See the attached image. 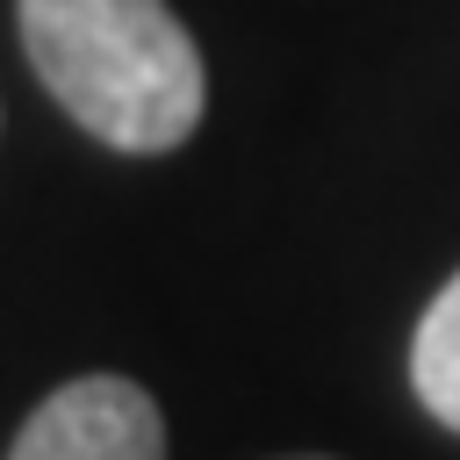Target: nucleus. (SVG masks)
<instances>
[{
  "instance_id": "obj_1",
  "label": "nucleus",
  "mask_w": 460,
  "mask_h": 460,
  "mask_svg": "<svg viewBox=\"0 0 460 460\" xmlns=\"http://www.w3.org/2000/svg\"><path fill=\"white\" fill-rule=\"evenodd\" d=\"M22 50L108 151H172L201 122L208 72L165 0H22Z\"/></svg>"
},
{
  "instance_id": "obj_3",
  "label": "nucleus",
  "mask_w": 460,
  "mask_h": 460,
  "mask_svg": "<svg viewBox=\"0 0 460 460\" xmlns=\"http://www.w3.org/2000/svg\"><path fill=\"white\" fill-rule=\"evenodd\" d=\"M410 388L446 431H460V273L431 295V309L410 338Z\"/></svg>"
},
{
  "instance_id": "obj_4",
  "label": "nucleus",
  "mask_w": 460,
  "mask_h": 460,
  "mask_svg": "<svg viewBox=\"0 0 460 460\" xmlns=\"http://www.w3.org/2000/svg\"><path fill=\"white\" fill-rule=\"evenodd\" d=\"M302 460H316V453H302Z\"/></svg>"
},
{
  "instance_id": "obj_2",
  "label": "nucleus",
  "mask_w": 460,
  "mask_h": 460,
  "mask_svg": "<svg viewBox=\"0 0 460 460\" xmlns=\"http://www.w3.org/2000/svg\"><path fill=\"white\" fill-rule=\"evenodd\" d=\"M7 460H165V417L137 381L79 374L29 410Z\"/></svg>"
}]
</instances>
